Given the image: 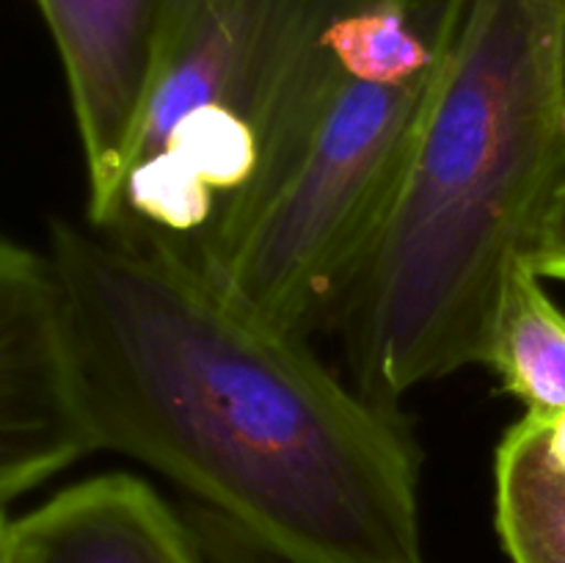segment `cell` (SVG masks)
Returning a JSON list of instances; mask_svg holds the SVG:
<instances>
[{
	"instance_id": "6",
	"label": "cell",
	"mask_w": 565,
	"mask_h": 563,
	"mask_svg": "<svg viewBox=\"0 0 565 563\" xmlns=\"http://www.w3.org/2000/svg\"><path fill=\"white\" fill-rule=\"evenodd\" d=\"M70 88L86 163V221L103 219L125 171L169 0H36Z\"/></svg>"
},
{
	"instance_id": "3",
	"label": "cell",
	"mask_w": 565,
	"mask_h": 563,
	"mask_svg": "<svg viewBox=\"0 0 565 563\" xmlns=\"http://www.w3.org/2000/svg\"><path fill=\"white\" fill-rule=\"evenodd\" d=\"M467 0H301L279 147L207 276L307 340L386 224Z\"/></svg>"
},
{
	"instance_id": "12",
	"label": "cell",
	"mask_w": 565,
	"mask_h": 563,
	"mask_svg": "<svg viewBox=\"0 0 565 563\" xmlns=\"http://www.w3.org/2000/svg\"><path fill=\"white\" fill-rule=\"evenodd\" d=\"M563 86H565V39H563Z\"/></svg>"
},
{
	"instance_id": "8",
	"label": "cell",
	"mask_w": 565,
	"mask_h": 563,
	"mask_svg": "<svg viewBox=\"0 0 565 563\" xmlns=\"http://www.w3.org/2000/svg\"><path fill=\"white\" fill-rule=\"evenodd\" d=\"M486 368L500 375L530 417L565 414V309L530 257H519L508 270Z\"/></svg>"
},
{
	"instance_id": "4",
	"label": "cell",
	"mask_w": 565,
	"mask_h": 563,
	"mask_svg": "<svg viewBox=\"0 0 565 563\" xmlns=\"http://www.w3.org/2000/svg\"><path fill=\"white\" fill-rule=\"evenodd\" d=\"M301 0H169L125 171L92 226L204 270L285 127Z\"/></svg>"
},
{
	"instance_id": "2",
	"label": "cell",
	"mask_w": 565,
	"mask_h": 563,
	"mask_svg": "<svg viewBox=\"0 0 565 563\" xmlns=\"http://www.w3.org/2000/svg\"><path fill=\"white\" fill-rule=\"evenodd\" d=\"M565 0H467L406 174L348 298L359 392L408 390L489 359L508 270L565 177Z\"/></svg>"
},
{
	"instance_id": "5",
	"label": "cell",
	"mask_w": 565,
	"mask_h": 563,
	"mask_svg": "<svg viewBox=\"0 0 565 563\" xmlns=\"http://www.w3.org/2000/svg\"><path fill=\"white\" fill-rule=\"evenodd\" d=\"M88 453L53 263L0 232V513Z\"/></svg>"
},
{
	"instance_id": "7",
	"label": "cell",
	"mask_w": 565,
	"mask_h": 563,
	"mask_svg": "<svg viewBox=\"0 0 565 563\" xmlns=\"http://www.w3.org/2000/svg\"><path fill=\"white\" fill-rule=\"evenodd\" d=\"M14 563H204L185 524L143 480L108 472L11 519Z\"/></svg>"
},
{
	"instance_id": "11",
	"label": "cell",
	"mask_w": 565,
	"mask_h": 563,
	"mask_svg": "<svg viewBox=\"0 0 565 563\" xmlns=\"http://www.w3.org/2000/svg\"><path fill=\"white\" fill-rule=\"evenodd\" d=\"M0 563H14V541H11V519L0 513Z\"/></svg>"
},
{
	"instance_id": "9",
	"label": "cell",
	"mask_w": 565,
	"mask_h": 563,
	"mask_svg": "<svg viewBox=\"0 0 565 563\" xmlns=\"http://www.w3.org/2000/svg\"><path fill=\"white\" fill-rule=\"evenodd\" d=\"M497 530L513 563H565V453L539 417L505 434L494 467Z\"/></svg>"
},
{
	"instance_id": "10",
	"label": "cell",
	"mask_w": 565,
	"mask_h": 563,
	"mask_svg": "<svg viewBox=\"0 0 565 563\" xmlns=\"http://www.w3.org/2000/svg\"><path fill=\"white\" fill-rule=\"evenodd\" d=\"M527 257L544 279L565 282V177L546 204Z\"/></svg>"
},
{
	"instance_id": "1",
	"label": "cell",
	"mask_w": 565,
	"mask_h": 563,
	"mask_svg": "<svg viewBox=\"0 0 565 563\" xmlns=\"http://www.w3.org/2000/svg\"><path fill=\"white\" fill-rule=\"evenodd\" d=\"M72 381L94 450L147 464L285 563H425L395 414L204 270L53 221Z\"/></svg>"
}]
</instances>
